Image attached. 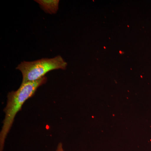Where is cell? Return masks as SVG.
<instances>
[{"label": "cell", "mask_w": 151, "mask_h": 151, "mask_svg": "<svg viewBox=\"0 0 151 151\" xmlns=\"http://www.w3.org/2000/svg\"><path fill=\"white\" fill-rule=\"evenodd\" d=\"M47 78H43L34 81L22 83L17 90L9 92L7 101L4 109L5 117L0 132V151H3L5 143L17 113L21 110L25 102L32 97L40 86L45 84Z\"/></svg>", "instance_id": "cell-1"}, {"label": "cell", "mask_w": 151, "mask_h": 151, "mask_svg": "<svg viewBox=\"0 0 151 151\" xmlns=\"http://www.w3.org/2000/svg\"><path fill=\"white\" fill-rule=\"evenodd\" d=\"M104 47V48L105 49H106V47L104 46V47Z\"/></svg>", "instance_id": "cell-6"}, {"label": "cell", "mask_w": 151, "mask_h": 151, "mask_svg": "<svg viewBox=\"0 0 151 151\" xmlns=\"http://www.w3.org/2000/svg\"><path fill=\"white\" fill-rule=\"evenodd\" d=\"M55 151H65L63 148V145L62 143H58Z\"/></svg>", "instance_id": "cell-4"}, {"label": "cell", "mask_w": 151, "mask_h": 151, "mask_svg": "<svg viewBox=\"0 0 151 151\" xmlns=\"http://www.w3.org/2000/svg\"><path fill=\"white\" fill-rule=\"evenodd\" d=\"M67 66V62L60 55H58L53 58H42L31 62L23 61L18 65L16 69L21 72L22 83H24L43 78L51 70H65Z\"/></svg>", "instance_id": "cell-2"}, {"label": "cell", "mask_w": 151, "mask_h": 151, "mask_svg": "<svg viewBox=\"0 0 151 151\" xmlns=\"http://www.w3.org/2000/svg\"><path fill=\"white\" fill-rule=\"evenodd\" d=\"M119 53H120V54H124V52L122 51V50H120V51H119Z\"/></svg>", "instance_id": "cell-5"}, {"label": "cell", "mask_w": 151, "mask_h": 151, "mask_svg": "<svg viewBox=\"0 0 151 151\" xmlns=\"http://www.w3.org/2000/svg\"><path fill=\"white\" fill-rule=\"evenodd\" d=\"M35 1L47 13L56 14L59 9V0H36Z\"/></svg>", "instance_id": "cell-3"}, {"label": "cell", "mask_w": 151, "mask_h": 151, "mask_svg": "<svg viewBox=\"0 0 151 151\" xmlns=\"http://www.w3.org/2000/svg\"><path fill=\"white\" fill-rule=\"evenodd\" d=\"M128 27H129V26L128 25Z\"/></svg>", "instance_id": "cell-7"}]
</instances>
